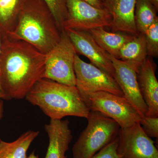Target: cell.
<instances>
[{
  "label": "cell",
  "instance_id": "cell-1",
  "mask_svg": "<svg viewBox=\"0 0 158 158\" xmlns=\"http://www.w3.org/2000/svg\"><path fill=\"white\" fill-rule=\"evenodd\" d=\"M45 57L27 43L2 36L0 83L6 100L25 98L43 78Z\"/></svg>",
  "mask_w": 158,
  "mask_h": 158
},
{
  "label": "cell",
  "instance_id": "cell-2",
  "mask_svg": "<svg viewBox=\"0 0 158 158\" xmlns=\"http://www.w3.org/2000/svg\"><path fill=\"white\" fill-rule=\"evenodd\" d=\"M62 31L42 0H25L15 27L7 37L25 41L46 54L59 42Z\"/></svg>",
  "mask_w": 158,
  "mask_h": 158
},
{
  "label": "cell",
  "instance_id": "cell-3",
  "mask_svg": "<svg viewBox=\"0 0 158 158\" xmlns=\"http://www.w3.org/2000/svg\"><path fill=\"white\" fill-rule=\"evenodd\" d=\"M25 98L50 119H62L68 116L87 118L90 112L76 86L48 79L38 81Z\"/></svg>",
  "mask_w": 158,
  "mask_h": 158
},
{
  "label": "cell",
  "instance_id": "cell-4",
  "mask_svg": "<svg viewBox=\"0 0 158 158\" xmlns=\"http://www.w3.org/2000/svg\"><path fill=\"white\" fill-rule=\"evenodd\" d=\"M87 119V127L73 147V158H91L118 136L119 125L102 113L90 111Z\"/></svg>",
  "mask_w": 158,
  "mask_h": 158
},
{
  "label": "cell",
  "instance_id": "cell-5",
  "mask_svg": "<svg viewBox=\"0 0 158 158\" xmlns=\"http://www.w3.org/2000/svg\"><path fill=\"white\" fill-rule=\"evenodd\" d=\"M90 111H97L116 122L120 128H126L142 117L123 97L105 91L80 93Z\"/></svg>",
  "mask_w": 158,
  "mask_h": 158
},
{
  "label": "cell",
  "instance_id": "cell-6",
  "mask_svg": "<svg viewBox=\"0 0 158 158\" xmlns=\"http://www.w3.org/2000/svg\"><path fill=\"white\" fill-rule=\"evenodd\" d=\"M77 54L73 44L63 30L59 42L46 54L43 78L68 86H76L74 60Z\"/></svg>",
  "mask_w": 158,
  "mask_h": 158
},
{
  "label": "cell",
  "instance_id": "cell-7",
  "mask_svg": "<svg viewBox=\"0 0 158 158\" xmlns=\"http://www.w3.org/2000/svg\"><path fill=\"white\" fill-rule=\"evenodd\" d=\"M67 16L63 30L89 31L112 26V17L106 9H99L83 0H66Z\"/></svg>",
  "mask_w": 158,
  "mask_h": 158
},
{
  "label": "cell",
  "instance_id": "cell-8",
  "mask_svg": "<svg viewBox=\"0 0 158 158\" xmlns=\"http://www.w3.org/2000/svg\"><path fill=\"white\" fill-rule=\"evenodd\" d=\"M74 71L76 87L80 93L105 91L124 97L114 77L93 64L83 61L77 54L75 57Z\"/></svg>",
  "mask_w": 158,
  "mask_h": 158
},
{
  "label": "cell",
  "instance_id": "cell-9",
  "mask_svg": "<svg viewBox=\"0 0 158 158\" xmlns=\"http://www.w3.org/2000/svg\"><path fill=\"white\" fill-rule=\"evenodd\" d=\"M117 152L120 158H158L154 142L144 132L139 122L120 128Z\"/></svg>",
  "mask_w": 158,
  "mask_h": 158
},
{
  "label": "cell",
  "instance_id": "cell-10",
  "mask_svg": "<svg viewBox=\"0 0 158 158\" xmlns=\"http://www.w3.org/2000/svg\"><path fill=\"white\" fill-rule=\"evenodd\" d=\"M64 30L73 44L77 54L87 57L91 64L114 77V69L110 54L98 45L88 31L70 29Z\"/></svg>",
  "mask_w": 158,
  "mask_h": 158
},
{
  "label": "cell",
  "instance_id": "cell-11",
  "mask_svg": "<svg viewBox=\"0 0 158 158\" xmlns=\"http://www.w3.org/2000/svg\"><path fill=\"white\" fill-rule=\"evenodd\" d=\"M114 69V79L123 94L124 97L129 102L142 118L146 116L147 105L140 92L136 71L130 65L110 55Z\"/></svg>",
  "mask_w": 158,
  "mask_h": 158
},
{
  "label": "cell",
  "instance_id": "cell-12",
  "mask_svg": "<svg viewBox=\"0 0 158 158\" xmlns=\"http://www.w3.org/2000/svg\"><path fill=\"white\" fill-rule=\"evenodd\" d=\"M156 65L147 59L137 72L140 92L148 107L146 116L158 117V82L156 76Z\"/></svg>",
  "mask_w": 158,
  "mask_h": 158
},
{
  "label": "cell",
  "instance_id": "cell-13",
  "mask_svg": "<svg viewBox=\"0 0 158 158\" xmlns=\"http://www.w3.org/2000/svg\"><path fill=\"white\" fill-rule=\"evenodd\" d=\"M70 122L68 120L51 119L44 126L49 139L44 158H67L66 153L73 139Z\"/></svg>",
  "mask_w": 158,
  "mask_h": 158
},
{
  "label": "cell",
  "instance_id": "cell-14",
  "mask_svg": "<svg viewBox=\"0 0 158 158\" xmlns=\"http://www.w3.org/2000/svg\"><path fill=\"white\" fill-rule=\"evenodd\" d=\"M136 0H104L105 9L112 17L113 32L137 35L135 22Z\"/></svg>",
  "mask_w": 158,
  "mask_h": 158
},
{
  "label": "cell",
  "instance_id": "cell-15",
  "mask_svg": "<svg viewBox=\"0 0 158 158\" xmlns=\"http://www.w3.org/2000/svg\"><path fill=\"white\" fill-rule=\"evenodd\" d=\"M88 31L103 49L117 59L121 48L136 35L122 32H108L104 27L97 28Z\"/></svg>",
  "mask_w": 158,
  "mask_h": 158
},
{
  "label": "cell",
  "instance_id": "cell-16",
  "mask_svg": "<svg viewBox=\"0 0 158 158\" xmlns=\"http://www.w3.org/2000/svg\"><path fill=\"white\" fill-rule=\"evenodd\" d=\"M147 56L144 35L138 34L121 48L117 59L125 62L137 73Z\"/></svg>",
  "mask_w": 158,
  "mask_h": 158
},
{
  "label": "cell",
  "instance_id": "cell-17",
  "mask_svg": "<svg viewBox=\"0 0 158 158\" xmlns=\"http://www.w3.org/2000/svg\"><path fill=\"white\" fill-rule=\"evenodd\" d=\"M38 131L29 130L12 142H0V158H27L32 142L39 135Z\"/></svg>",
  "mask_w": 158,
  "mask_h": 158
},
{
  "label": "cell",
  "instance_id": "cell-18",
  "mask_svg": "<svg viewBox=\"0 0 158 158\" xmlns=\"http://www.w3.org/2000/svg\"><path fill=\"white\" fill-rule=\"evenodd\" d=\"M25 0H0V34L7 37L14 30Z\"/></svg>",
  "mask_w": 158,
  "mask_h": 158
},
{
  "label": "cell",
  "instance_id": "cell-19",
  "mask_svg": "<svg viewBox=\"0 0 158 158\" xmlns=\"http://www.w3.org/2000/svg\"><path fill=\"white\" fill-rule=\"evenodd\" d=\"M157 10L150 0H136L135 22L138 34H144L150 26L158 19Z\"/></svg>",
  "mask_w": 158,
  "mask_h": 158
},
{
  "label": "cell",
  "instance_id": "cell-20",
  "mask_svg": "<svg viewBox=\"0 0 158 158\" xmlns=\"http://www.w3.org/2000/svg\"><path fill=\"white\" fill-rule=\"evenodd\" d=\"M52 11L59 29L63 30V23L67 16L66 0H42Z\"/></svg>",
  "mask_w": 158,
  "mask_h": 158
},
{
  "label": "cell",
  "instance_id": "cell-21",
  "mask_svg": "<svg viewBox=\"0 0 158 158\" xmlns=\"http://www.w3.org/2000/svg\"><path fill=\"white\" fill-rule=\"evenodd\" d=\"M148 56L158 57V19L150 26L144 33Z\"/></svg>",
  "mask_w": 158,
  "mask_h": 158
},
{
  "label": "cell",
  "instance_id": "cell-22",
  "mask_svg": "<svg viewBox=\"0 0 158 158\" xmlns=\"http://www.w3.org/2000/svg\"><path fill=\"white\" fill-rule=\"evenodd\" d=\"M142 129L147 136L158 138V117L144 116L140 121Z\"/></svg>",
  "mask_w": 158,
  "mask_h": 158
},
{
  "label": "cell",
  "instance_id": "cell-23",
  "mask_svg": "<svg viewBox=\"0 0 158 158\" xmlns=\"http://www.w3.org/2000/svg\"><path fill=\"white\" fill-rule=\"evenodd\" d=\"M118 142V136L91 158H120L117 152Z\"/></svg>",
  "mask_w": 158,
  "mask_h": 158
},
{
  "label": "cell",
  "instance_id": "cell-24",
  "mask_svg": "<svg viewBox=\"0 0 158 158\" xmlns=\"http://www.w3.org/2000/svg\"><path fill=\"white\" fill-rule=\"evenodd\" d=\"M93 7L99 9H104L103 0H83Z\"/></svg>",
  "mask_w": 158,
  "mask_h": 158
},
{
  "label": "cell",
  "instance_id": "cell-25",
  "mask_svg": "<svg viewBox=\"0 0 158 158\" xmlns=\"http://www.w3.org/2000/svg\"><path fill=\"white\" fill-rule=\"evenodd\" d=\"M1 47H2V36H1V34H0V58H1ZM0 99L6 100L5 94L3 93L2 87H1V83H0Z\"/></svg>",
  "mask_w": 158,
  "mask_h": 158
},
{
  "label": "cell",
  "instance_id": "cell-26",
  "mask_svg": "<svg viewBox=\"0 0 158 158\" xmlns=\"http://www.w3.org/2000/svg\"><path fill=\"white\" fill-rule=\"evenodd\" d=\"M3 112H4V103H3V99H0V120L3 117ZM2 141V140L0 138V142Z\"/></svg>",
  "mask_w": 158,
  "mask_h": 158
},
{
  "label": "cell",
  "instance_id": "cell-27",
  "mask_svg": "<svg viewBox=\"0 0 158 158\" xmlns=\"http://www.w3.org/2000/svg\"><path fill=\"white\" fill-rule=\"evenodd\" d=\"M157 10H158V0H150Z\"/></svg>",
  "mask_w": 158,
  "mask_h": 158
},
{
  "label": "cell",
  "instance_id": "cell-28",
  "mask_svg": "<svg viewBox=\"0 0 158 158\" xmlns=\"http://www.w3.org/2000/svg\"><path fill=\"white\" fill-rule=\"evenodd\" d=\"M27 158H39V157L38 155L35 154V152L33 151L30 154V155Z\"/></svg>",
  "mask_w": 158,
  "mask_h": 158
},
{
  "label": "cell",
  "instance_id": "cell-29",
  "mask_svg": "<svg viewBox=\"0 0 158 158\" xmlns=\"http://www.w3.org/2000/svg\"><path fill=\"white\" fill-rule=\"evenodd\" d=\"M103 1H104V0H103Z\"/></svg>",
  "mask_w": 158,
  "mask_h": 158
}]
</instances>
